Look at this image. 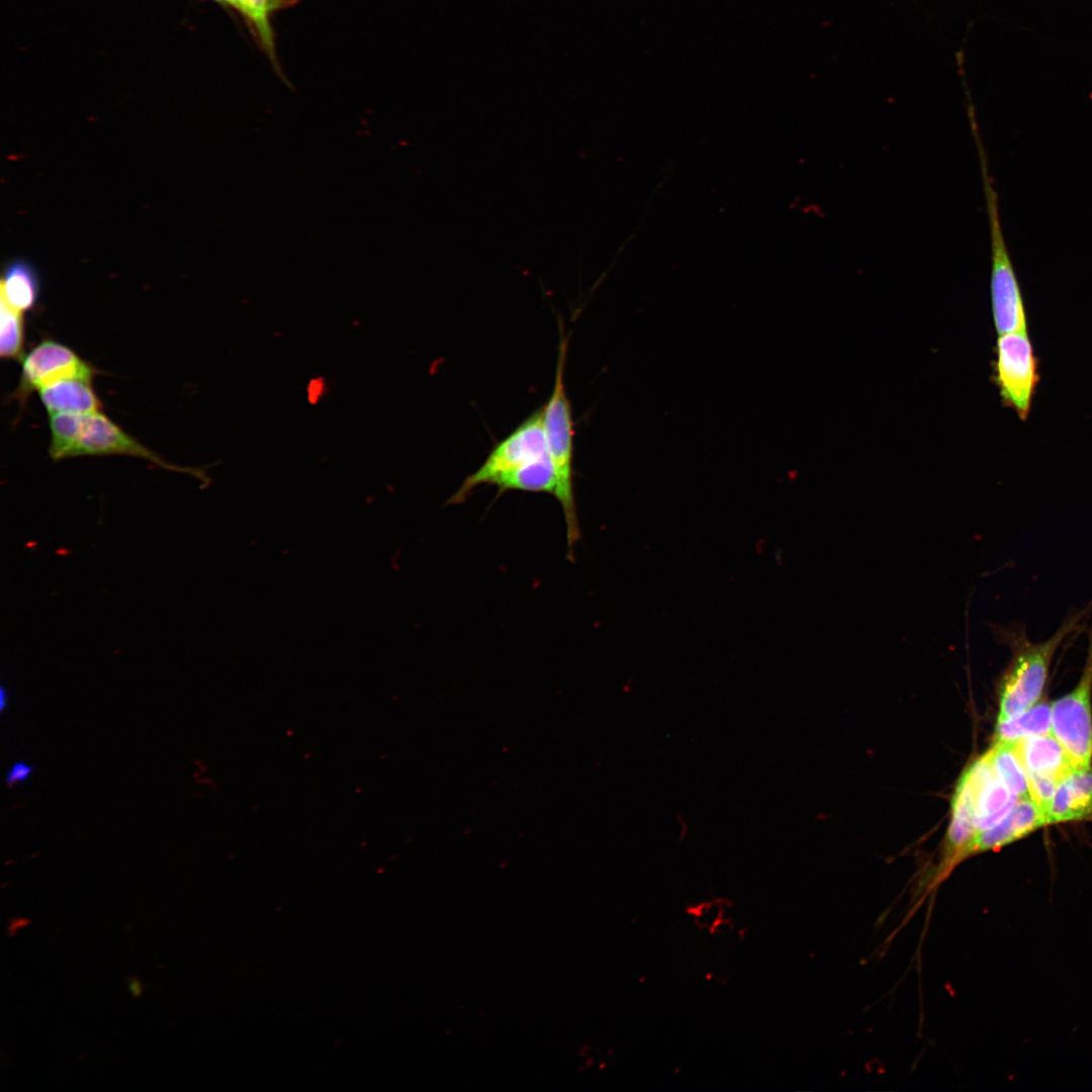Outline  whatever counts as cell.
I'll return each instance as SVG.
<instances>
[{
    "label": "cell",
    "mask_w": 1092,
    "mask_h": 1092,
    "mask_svg": "<svg viewBox=\"0 0 1092 1092\" xmlns=\"http://www.w3.org/2000/svg\"><path fill=\"white\" fill-rule=\"evenodd\" d=\"M1090 615L1092 601L1069 614L1056 632L1040 642H1033L1020 624L996 631L1011 652L1010 663L1001 681L997 722L1016 717L1038 702L1057 651Z\"/></svg>",
    "instance_id": "obj_1"
},
{
    "label": "cell",
    "mask_w": 1092,
    "mask_h": 1092,
    "mask_svg": "<svg viewBox=\"0 0 1092 1092\" xmlns=\"http://www.w3.org/2000/svg\"><path fill=\"white\" fill-rule=\"evenodd\" d=\"M559 328L560 343L554 385L548 401L543 405V423L548 454L553 463L557 479L555 497L563 512L566 525L568 559H571L573 558V548L580 536V531L573 485L574 426L571 404L564 385L568 338L563 334L562 323L559 324Z\"/></svg>",
    "instance_id": "obj_2"
},
{
    "label": "cell",
    "mask_w": 1092,
    "mask_h": 1092,
    "mask_svg": "<svg viewBox=\"0 0 1092 1092\" xmlns=\"http://www.w3.org/2000/svg\"><path fill=\"white\" fill-rule=\"evenodd\" d=\"M50 455L54 460L85 455H128L168 470L192 472L171 464L125 433L101 412L54 414L50 418Z\"/></svg>",
    "instance_id": "obj_3"
},
{
    "label": "cell",
    "mask_w": 1092,
    "mask_h": 1092,
    "mask_svg": "<svg viewBox=\"0 0 1092 1092\" xmlns=\"http://www.w3.org/2000/svg\"><path fill=\"white\" fill-rule=\"evenodd\" d=\"M1087 653L1076 687L1051 704V733L1063 746L1074 768L1092 760V621L1087 630Z\"/></svg>",
    "instance_id": "obj_4"
},
{
    "label": "cell",
    "mask_w": 1092,
    "mask_h": 1092,
    "mask_svg": "<svg viewBox=\"0 0 1092 1092\" xmlns=\"http://www.w3.org/2000/svg\"><path fill=\"white\" fill-rule=\"evenodd\" d=\"M546 454L548 449L541 406L492 448L481 466L464 479L447 504L463 503L478 486L493 484L499 476Z\"/></svg>",
    "instance_id": "obj_5"
},
{
    "label": "cell",
    "mask_w": 1092,
    "mask_h": 1092,
    "mask_svg": "<svg viewBox=\"0 0 1092 1092\" xmlns=\"http://www.w3.org/2000/svg\"><path fill=\"white\" fill-rule=\"evenodd\" d=\"M995 380L1004 404L1024 421L1038 381L1037 364L1027 331L998 336Z\"/></svg>",
    "instance_id": "obj_6"
},
{
    "label": "cell",
    "mask_w": 1092,
    "mask_h": 1092,
    "mask_svg": "<svg viewBox=\"0 0 1092 1092\" xmlns=\"http://www.w3.org/2000/svg\"><path fill=\"white\" fill-rule=\"evenodd\" d=\"M94 372L93 367L69 347L53 340H46L25 356L18 392L23 397L33 389L39 390L52 383L69 378L91 381Z\"/></svg>",
    "instance_id": "obj_7"
},
{
    "label": "cell",
    "mask_w": 1092,
    "mask_h": 1092,
    "mask_svg": "<svg viewBox=\"0 0 1092 1092\" xmlns=\"http://www.w3.org/2000/svg\"><path fill=\"white\" fill-rule=\"evenodd\" d=\"M976 796V833L991 828L1002 821L1013 809L1019 798L1013 795L997 778L986 752L965 771Z\"/></svg>",
    "instance_id": "obj_8"
},
{
    "label": "cell",
    "mask_w": 1092,
    "mask_h": 1092,
    "mask_svg": "<svg viewBox=\"0 0 1092 1092\" xmlns=\"http://www.w3.org/2000/svg\"><path fill=\"white\" fill-rule=\"evenodd\" d=\"M1046 825L1040 808L1030 799H1019L1011 812L995 826L975 834L968 855L999 848Z\"/></svg>",
    "instance_id": "obj_9"
},
{
    "label": "cell",
    "mask_w": 1092,
    "mask_h": 1092,
    "mask_svg": "<svg viewBox=\"0 0 1092 1092\" xmlns=\"http://www.w3.org/2000/svg\"><path fill=\"white\" fill-rule=\"evenodd\" d=\"M1092 814V768H1073L1056 787L1046 824L1084 819Z\"/></svg>",
    "instance_id": "obj_10"
},
{
    "label": "cell",
    "mask_w": 1092,
    "mask_h": 1092,
    "mask_svg": "<svg viewBox=\"0 0 1092 1092\" xmlns=\"http://www.w3.org/2000/svg\"><path fill=\"white\" fill-rule=\"evenodd\" d=\"M1016 753L1027 775L1063 779L1074 767L1063 746L1052 733L1013 741Z\"/></svg>",
    "instance_id": "obj_11"
},
{
    "label": "cell",
    "mask_w": 1092,
    "mask_h": 1092,
    "mask_svg": "<svg viewBox=\"0 0 1092 1092\" xmlns=\"http://www.w3.org/2000/svg\"><path fill=\"white\" fill-rule=\"evenodd\" d=\"M951 806V821L946 834L949 863L968 856L969 846L976 834V796L966 772L958 783Z\"/></svg>",
    "instance_id": "obj_12"
},
{
    "label": "cell",
    "mask_w": 1092,
    "mask_h": 1092,
    "mask_svg": "<svg viewBox=\"0 0 1092 1092\" xmlns=\"http://www.w3.org/2000/svg\"><path fill=\"white\" fill-rule=\"evenodd\" d=\"M90 382L80 378L60 380L39 389V397L50 415L97 413L101 402Z\"/></svg>",
    "instance_id": "obj_13"
},
{
    "label": "cell",
    "mask_w": 1092,
    "mask_h": 1092,
    "mask_svg": "<svg viewBox=\"0 0 1092 1092\" xmlns=\"http://www.w3.org/2000/svg\"><path fill=\"white\" fill-rule=\"evenodd\" d=\"M493 485L497 487L498 494L521 490L555 495L557 479L550 456L546 454L499 476Z\"/></svg>",
    "instance_id": "obj_14"
},
{
    "label": "cell",
    "mask_w": 1092,
    "mask_h": 1092,
    "mask_svg": "<svg viewBox=\"0 0 1092 1092\" xmlns=\"http://www.w3.org/2000/svg\"><path fill=\"white\" fill-rule=\"evenodd\" d=\"M39 291L37 275L24 260L11 261L1 280V299L18 311L33 307Z\"/></svg>",
    "instance_id": "obj_15"
},
{
    "label": "cell",
    "mask_w": 1092,
    "mask_h": 1092,
    "mask_svg": "<svg viewBox=\"0 0 1092 1092\" xmlns=\"http://www.w3.org/2000/svg\"><path fill=\"white\" fill-rule=\"evenodd\" d=\"M1049 733H1051V705L1040 701L1016 717L997 722L995 741L1013 742Z\"/></svg>",
    "instance_id": "obj_16"
},
{
    "label": "cell",
    "mask_w": 1092,
    "mask_h": 1092,
    "mask_svg": "<svg viewBox=\"0 0 1092 1092\" xmlns=\"http://www.w3.org/2000/svg\"><path fill=\"white\" fill-rule=\"evenodd\" d=\"M988 755L997 778L1019 799L1029 798L1027 774L1013 742L995 741Z\"/></svg>",
    "instance_id": "obj_17"
},
{
    "label": "cell",
    "mask_w": 1092,
    "mask_h": 1092,
    "mask_svg": "<svg viewBox=\"0 0 1092 1092\" xmlns=\"http://www.w3.org/2000/svg\"><path fill=\"white\" fill-rule=\"evenodd\" d=\"M0 354L2 358L16 359L22 355L24 343L23 312L0 300Z\"/></svg>",
    "instance_id": "obj_18"
},
{
    "label": "cell",
    "mask_w": 1092,
    "mask_h": 1092,
    "mask_svg": "<svg viewBox=\"0 0 1092 1092\" xmlns=\"http://www.w3.org/2000/svg\"><path fill=\"white\" fill-rule=\"evenodd\" d=\"M1027 781L1029 798L1040 808L1046 820L1050 803L1059 781L1039 775H1027Z\"/></svg>",
    "instance_id": "obj_19"
},
{
    "label": "cell",
    "mask_w": 1092,
    "mask_h": 1092,
    "mask_svg": "<svg viewBox=\"0 0 1092 1092\" xmlns=\"http://www.w3.org/2000/svg\"><path fill=\"white\" fill-rule=\"evenodd\" d=\"M259 17V25L257 31L260 35L262 42L273 53V39L272 32L269 25L268 15L270 9L274 7V0H254Z\"/></svg>",
    "instance_id": "obj_20"
},
{
    "label": "cell",
    "mask_w": 1092,
    "mask_h": 1092,
    "mask_svg": "<svg viewBox=\"0 0 1092 1092\" xmlns=\"http://www.w3.org/2000/svg\"><path fill=\"white\" fill-rule=\"evenodd\" d=\"M34 766L25 760H16L5 774V783L7 786L12 787L20 783L26 782L33 774Z\"/></svg>",
    "instance_id": "obj_21"
},
{
    "label": "cell",
    "mask_w": 1092,
    "mask_h": 1092,
    "mask_svg": "<svg viewBox=\"0 0 1092 1092\" xmlns=\"http://www.w3.org/2000/svg\"><path fill=\"white\" fill-rule=\"evenodd\" d=\"M223 3L230 4L240 10L249 20L253 23L257 29L259 25V17L254 0H222Z\"/></svg>",
    "instance_id": "obj_22"
},
{
    "label": "cell",
    "mask_w": 1092,
    "mask_h": 1092,
    "mask_svg": "<svg viewBox=\"0 0 1092 1092\" xmlns=\"http://www.w3.org/2000/svg\"><path fill=\"white\" fill-rule=\"evenodd\" d=\"M31 922L32 919L27 917H18L11 919L7 927L9 937H13L14 935H16L20 928L29 925Z\"/></svg>",
    "instance_id": "obj_23"
},
{
    "label": "cell",
    "mask_w": 1092,
    "mask_h": 1092,
    "mask_svg": "<svg viewBox=\"0 0 1092 1092\" xmlns=\"http://www.w3.org/2000/svg\"><path fill=\"white\" fill-rule=\"evenodd\" d=\"M127 986L132 998L139 999L142 996L144 987L136 976L127 979Z\"/></svg>",
    "instance_id": "obj_24"
},
{
    "label": "cell",
    "mask_w": 1092,
    "mask_h": 1092,
    "mask_svg": "<svg viewBox=\"0 0 1092 1092\" xmlns=\"http://www.w3.org/2000/svg\"><path fill=\"white\" fill-rule=\"evenodd\" d=\"M676 822H677V827H678V839L684 840L687 837V834H688L687 832L689 831V825H687V822L684 819V816L680 815V814L676 815Z\"/></svg>",
    "instance_id": "obj_25"
},
{
    "label": "cell",
    "mask_w": 1092,
    "mask_h": 1092,
    "mask_svg": "<svg viewBox=\"0 0 1092 1092\" xmlns=\"http://www.w3.org/2000/svg\"><path fill=\"white\" fill-rule=\"evenodd\" d=\"M9 691L3 685L0 688V710L4 713L9 705Z\"/></svg>",
    "instance_id": "obj_26"
},
{
    "label": "cell",
    "mask_w": 1092,
    "mask_h": 1092,
    "mask_svg": "<svg viewBox=\"0 0 1092 1092\" xmlns=\"http://www.w3.org/2000/svg\"><path fill=\"white\" fill-rule=\"evenodd\" d=\"M215 1H217V2H219V3H223V1H222V0H215Z\"/></svg>",
    "instance_id": "obj_27"
}]
</instances>
